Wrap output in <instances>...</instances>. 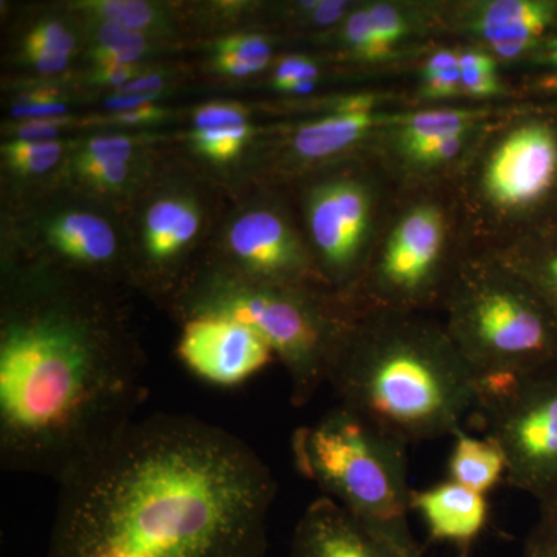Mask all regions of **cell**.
Wrapping results in <instances>:
<instances>
[{"mask_svg": "<svg viewBox=\"0 0 557 557\" xmlns=\"http://www.w3.org/2000/svg\"><path fill=\"white\" fill-rule=\"evenodd\" d=\"M276 491L236 435L152 416L61 483L47 557H265Z\"/></svg>", "mask_w": 557, "mask_h": 557, "instance_id": "1", "label": "cell"}, {"mask_svg": "<svg viewBox=\"0 0 557 557\" xmlns=\"http://www.w3.org/2000/svg\"><path fill=\"white\" fill-rule=\"evenodd\" d=\"M28 293L0 330V465L61 485L137 423L143 359L100 300Z\"/></svg>", "mask_w": 557, "mask_h": 557, "instance_id": "2", "label": "cell"}, {"mask_svg": "<svg viewBox=\"0 0 557 557\" xmlns=\"http://www.w3.org/2000/svg\"><path fill=\"white\" fill-rule=\"evenodd\" d=\"M327 383L341 406L408 446L456 434L480 401L479 381L448 332L409 311L351 321Z\"/></svg>", "mask_w": 557, "mask_h": 557, "instance_id": "3", "label": "cell"}, {"mask_svg": "<svg viewBox=\"0 0 557 557\" xmlns=\"http://www.w3.org/2000/svg\"><path fill=\"white\" fill-rule=\"evenodd\" d=\"M295 467L362 525L403 545L410 531L408 445L336 406L292 437Z\"/></svg>", "mask_w": 557, "mask_h": 557, "instance_id": "4", "label": "cell"}, {"mask_svg": "<svg viewBox=\"0 0 557 557\" xmlns=\"http://www.w3.org/2000/svg\"><path fill=\"white\" fill-rule=\"evenodd\" d=\"M186 319H233L258 332L288 373L292 401L306 406L327 383L333 358L350 324L309 287H285L215 271L190 285L180 299Z\"/></svg>", "mask_w": 557, "mask_h": 557, "instance_id": "5", "label": "cell"}, {"mask_svg": "<svg viewBox=\"0 0 557 557\" xmlns=\"http://www.w3.org/2000/svg\"><path fill=\"white\" fill-rule=\"evenodd\" d=\"M449 306L446 332L479 384L557 361V317L515 271L465 274Z\"/></svg>", "mask_w": 557, "mask_h": 557, "instance_id": "6", "label": "cell"}, {"mask_svg": "<svg viewBox=\"0 0 557 557\" xmlns=\"http://www.w3.org/2000/svg\"><path fill=\"white\" fill-rule=\"evenodd\" d=\"M486 435L507 457V483L537 504L557 496V361L479 384Z\"/></svg>", "mask_w": 557, "mask_h": 557, "instance_id": "7", "label": "cell"}, {"mask_svg": "<svg viewBox=\"0 0 557 557\" xmlns=\"http://www.w3.org/2000/svg\"><path fill=\"white\" fill-rule=\"evenodd\" d=\"M445 223L438 209L416 208L392 233L373 273L380 309L409 311L434 298Z\"/></svg>", "mask_w": 557, "mask_h": 557, "instance_id": "8", "label": "cell"}, {"mask_svg": "<svg viewBox=\"0 0 557 557\" xmlns=\"http://www.w3.org/2000/svg\"><path fill=\"white\" fill-rule=\"evenodd\" d=\"M178 357L196 379L218 387L247 383L270 364L273 348L248 325L220 317L186 319Z\"/></svg>", "mask_w": 557, "mask_h": 557, "instance_id": "9", "label": "cell"}, {"mask_svg": "<svg viewBox=\"0 0 557 557\" xmlns=\"http://www.w3.org/2000/svg\"><path fill=\"white\" fill-rule=\"evenodd\" d=\"M557 177V138L545 124L509 134L491 157L485 186L502 207H525L541 199Z\"/></svg>", "mask_w": 557, "mask_h": 557, "instance_id": "10", "label": "cell"}, {"mask_svg": "<svg viewBox=\"0 0 557 557\" xmlns=\"http://www.w3.org/2000/svg\"><path fill=\"white\" fill-rule=\"evenodd\" d=\"M230 249L239 273L285 287H309L313 270L292 231L270 211H252L230 231Z\"/></svg>", "mask_w": 557, "mask_h": 557, "instance_id": "11", "label": "cell"}, {"mask_svg": "<svg viewBox=\"0 0 557 557\" xmlns=\"http://www.w3.org/2000/svg\"><path fill=\"white\" fill-rule=\"evenodd\" d=\"M292 557H423L420 545H403L362 525L329 497L300 516L289 544Z\"/></svg>", "mask_w": 557, "mask_h": 557, "instance_id": "12", "label": "cell"}, {"mask_svg": "<svg viewBox=\"0 0 557 557\" xmlns=\"http://www.w3.org/2000/svg\"><path fill=\"white\" fill-rule=\"evenodd\" d=\"M369 212L368 194L354 182L329 183L311 197V236L325 267L339 282L346 281L357 267Z\"/></svg>", "mask_w": 557, "mask_h": 557, "instance_id": "13", "label": "cell"}, {"mask_svg": "<svg viewBox=\"0 0 557 557\" xmlns=\"http://www.w3.org/2000/svg\"><path fill=\"white\" fill-rule=\"evenodd\" d=\"M410 509L424 520L432 541L448 542L461 552H468L490 518L486 496L453 480L426 490H412Z\"/></svg>", "mask_w": 557, "mask_h": 557, "instance_id": "14", "label": "cell"}, {"mask_svg": "<svg viewBox=\"0 0 557 557\" xmlns=\"http://www.w3.org/2000/svg\"><path fill=\"white\" fill-rule=\"evenodd\" d=\"M555 7L539 0H496L487 3L479 30L498 57L518 58L547 30Z\"/></svg>", "mask_w": 557, "mask_h": 557, "instance_id": "15", "label": "cell"}, {"mask_svg": "<svg viewBox=\"0 0 557 557\" xmlns=\"http://www.w3.org/2000/svg\"><path fill=\"white\" fill-rule=\"evenodd\" d=\"M373 98H348L329 119L307 124L296 134L295 149L304 159H324L357 143L375 124Z\"/></svg>", "mask_w": 557, "mask_h": 557, "instance_id": "16", "label": "cell"}, {"mask_svg": "<svg viewBox=\"0 0 557 557\" xmlns=\"http://www.w3.org/2000/svg\"><path fill=\"white\" fill-rule=\"evenodd\" d=\"M450 450L449 480L458 485L486 496L490 491L507 480V457L493 438H479L460 429Z\"/></svg>", "mask_w": 557, "mask_h": 557, "instance_id": "17", "label": "cell"}, {"mask_svg": "<svg viewBox=\"0 0 557 557\" xmlns=\"http://www.w3.org/2000/svg\"><path fill=\"white\" fill-rule=\"evenodd\" d=\"M49 237L61 255L86 265H102L116 252L112 228L98 215L87 212L62 215L50 226Z\"/></svg>", "mask_w": 557, "mask_h": 557, "instance_id": "18", "label": "cell"}, {"mask_svg": "<svg viewBox=\"0 0 557 557\" xmlns=\"http://www.w3.org/2000/svg\"><path fill=\"white\" fill-rule=\"evenodd\" d=\"M474 119V113L465 110H429L416 113L403 123L399 143L410 159H413L440 139L463 134Z\"/></svg>", "mask_w": 557, "mask_h": 557, "instance_id": "19", "label": "cell"}, {"mask_svg": "<svg viewBox=\"0 0 557 557\" xmlns=\"http://www.w3.org/2000/svg\"><path fill=\"white\" fill-rule=\"evenodd\" d=\"M149 50V42L143 33L129 30L113 22L101 21L95 33V42L89 51L94 67L113 64H137Z\"/></svg>", "mask_w": 557, "mask_h": 557, "instance_id": "20", "label": "cell"}, {"mask_svg": "<svg viewBox=\"0 0 557 557\" xmlns=\"http://www.w3.org/2000/svg\"><path fill=\"white\" fill-rule=\"evenodd\" d=\"M79 9L97 17L113 22L129 30L143 33L156 30L163 24V14L156 5L139 0H94L79 3Z\"/></svg>", "mask_w": 557, "mask_h": 557, "instance_id": "21", "label": "cell"}, {"mask_svg": "<svg viewBox=\"0 0 557 557\" xmlns=\"http://www.w3.org/2000/svg\"><path fill=\"white\" fill-rule=\"evenodd\" d=\"M188 203V200L183 199H164L157 201L149 209L145 225V240L146 251L150 259L163 262L164 249H166L172 234L177 230Z\"/></svg>", "mask_w": 557, "mask_h": 557, "instance_id": "22", "label": "cell"}, {"mask_svg": "<svg viewBox=\"0 0 557 557\" xmlns=\"http://www.w3.org/2000/svg\"><path fill=\"white\" fill-rule=\"evenodd\" d=\"M3 159L21 174H44L60 161L62 146L53 141H14L2 146Z\"/></svg>", "mask_w": 557, "mask_h": 557, "instance_id": "23", "label": "cell"}, {"mask_svg": "<svg viewBox=\"0 0 557 557\" xmlns=\"http://www.w3.org/2000/svg\"><path fill=\"white\" fill-rule=\"evenodd\" d=\"M249 134L251 127L248 124H240L218 129H196L190 138L201 156L214 161H228L240 152Z\"/></svg>", "mask_w": 557, "mask_h": 557, "instance_id": "24", "label": "cell"}, {"mask_svg": "<svg viewBox=\"0 0 557 557\" xmlns=\"http://www.w3.org/2000/svg\"><path fill=\"white\" fill-rule=\"evenodd\" d=\"M557 317V247L512 270Z\"/></svg>", "mask_w": 557, "mask_h": 557, "instance_id": "25", "label": "cell"}, {"mask_svg": "<svg viewBox=\"0 0 557 557\" xmlns=\"http://www.w3.org/2000/svg\"><path fill=\"white\" fill-rule=\"evenodd\" d=\"M424 90L431 98H448L461 90L460 57L453 51H438L424 67Z\"/></svg>", "mask_w": 557, "mask_h": 557, "instance_id": "26", "label": "cell"}, {"mask_svg": "<svg viewBox=\"0 0 557 557\" xmlns=\"http://www.w3.org/2000/svg\"><path fill=\"white\" fill-rule=\"evenodd\" d=\"M461 90L472 97H491L497 94L496 62L487 54L468 51L460 57Z\"/></svg>", "mask_w": 557, "mask_h": 557, "instance_id": "27", "label": "cell"}, {"mask_svg": "<svg viewBox=\"0 0 557 557\" xmlns=\"http://www.w3.org/2000/svg\"><path fill=\"white\" fill-rule=\"evenodd\" d=\"M73 168L81 178L102 189L119 188L129 175V164L124 161L98 159L83 152L76 156Z\"/></svg>", "mask_w": 557, "mask_h": 557, "instance_id": "28", "label": "cell"}, {"mask_svg": "<svg viewBox=\"0 0 557 557\" xmlns=\"http://www.w3.org/2000/svg\"><path fill=\"white\" fill-rule=\"evenodd\" d=\"M346 38L351 49L368 61H380L391 57L392 51L380 42L370 24L368 9L359 10L348 17Z\"/></svg>", "mask_w": 557, "mask_h": 557, "instance_id": "29", "label": "cell"}, {"mask_svg": "<svg viewBox=\"0 0 557 557\" xmlns=\"http://www.w3.org/2000/svg\"><path fill=\"white\" fill-rule=\"evenodd\" d=\"M75 38L60 22H42L33 28L25 40V50H38L54 57L70 58L75 50Z\"/></svg>", "mask_w": 557, "mask_h": 557, "instance_id": "30", "label": "cell"}, {"mask_svg": "<svg viewBox=\"0 0 557 557\" xmlns=\"http://www.w3.org/2000/svg\"><path fill=\"white\" fill-rule=\"evenodd\" d=\"M318 79V67L306 58L292 57L278 64L274 73V86L278 90L307 94Z\"/></svg>", "mask_w": 557, "mask_h": 557, "instance_id": "31", "label": "cell"}, {"mask_svg": "<svg viewBox=\"0 0 557 557\" xmlns=\"http://www.w3.org/2000/svg\"><path fill=\"white\" fill-rule=\"evenodd\" d=\"M368 14L380 42L388 50H394L406 33V21L403 14L388 3H376V5L369 7Z\"/></svg>", "mask_w": 557, "mask_h": 557, "instance_id": "32", "label": "cell"}, {"mask_svg": "<svg viewBox=\"0 0 557 557\" xmlns=\"http://www.w3.org/2000/svg\"><path fill=\"white\" fill-rule=\"evenodd\" d=\"M215 49L237 54L259 72L267 67L271 57L269 40L259 35L228 36V38L219 40Z\"/></svg>", "mask_w": 557, "mask_h": 557, "instance_id": "33", "label": "cell"}, {"mask_svg": "<svg viewBox=\"0 0 557 557\" xmlns=\"http://www.w3.org/2000/svg\"><path fill=\"white\" fill-rule=\"evenodd\" d=\"M247 119V110L239 104H209L197 110L194 123L196 129H218L248 124Z\"/></svg>", "mask_w": 557, "mask_h": 557, "instance_id": "34", "label": "cell"}, {"mask_svg": "<svg viewBox=\"0 0 557 557\" xmlns=\"http://www.w3.org/2000/svg\"><path fill=\"white\" fill-rule=\"evenodd\" d=\"M134 139L123 135H102V137L91 138L83 153L98 157V159L127 163L134 156Z\"/></svg>", "mask_w": 557, "mask_h": 557, "instance_id": "35", "label": "cell"}, {"mask_svg": "<svg viewBox=\"0 0 557 557\" xmlns=\"http://www.w3.org/2000/svg\"><path fill=\"white\" fill-rule=\"evenodd\" d=\"M522 557H557V528L539 519L528 533Z\"/></svg>", "mask_w": 557, "mask_h": 557, "instance_id": "36", "label": "cell"}, {"mask_svg": "<svg viewBox=\"0 0 557 557\" xmlns=\"http://www.w3.org/2000/svg\"><path fill=\"white\" fill-rule=\"evenodd\" d=\"M199 225V209H197L193 201H189L185 214L180 220L177 230L174 231L170 242H168L166 249H164V260L174 258L178 251H182L193 240V237L196 236Z\"/></svg>", "mask_w": 557, "mask_h": 557, "instance_id": "37", "label": "cell"}, {"mask_svg": "<svg viewBox=\"0 0 557 557\" xmlns=\"http://www.w3.org/2000/svg\"><path fill=\"white\" fill-rule=\"evenodd\" d=\"M145 75L141 65L138 64H113L102 65V67H94L91 72L90 83L98 84V86L120 87L126 86Z\"/></svg>", "mask_w": 557, "mask_h": 557, "instance_id": "38", "label": "cell"}, {"mask_svg": "<svg viewBox=\"0 0 557 557\" xmlns=\"http://www.w3.org/2000/svg\"><path fill=\"white\" fill-rule=\"evenodd\" d=\"M69 123L65 116L57 119L30 120L16 126L17 139L22 141H53V138L60 134L62 126Z\"/></svg>", "mask_w": 557, "mask_h": 557, "instance_id": "39", "label": "cell"}, {"mask_svg": "<svg viewBox=\"0 0 557 557\" xmlns=\"http://www.w3.org/2000/svg\"><path fill=\"white\" fill-rule=\"evenodd\" d=\"M164 79L163 76L150 73V75H143L139 78L132 81L126 86L116 89L115 97L126 98H149V100H156L159 97L160 91L163 90Z\"/></svg>", "mask_w": 557, "mask_h": 557, "instance_id": "40", "label": "cell"}, {"mask_svg": "<svg viewBox=\"0 0 557 557\" xmlns=\"http://www.w3.org/2000/svg\"><path fill=\"white\" fill-rule=\"evenodd\" d=\"M164 116H166V110L150 102V104L143 106V108L113 112L104 121L106 123L115 124H145L153 123V121H159L164 119Z\"/></svg>", "mask_w": 557, "mask_h": 557, "instance_id": "41", "label": "cell"}, {"mask_svg": "<svg viewBox=\"0 0 557 557\" xmlns=\"http://www.w3.org/2000/svg\"><path fill=\"white\" fill-rule=\"evenodd\" d=\"M214 65L219 72L226 73L231 76H248L252 73H258L259 70L252 67L247 61L242 60L237 54L231 53V51L218 50L214 58Z\"/></svg>", "mask_w": 557, "mask_h": 557, "instance_id": "42", "label": "cell"}, {"mask_svg": "<svg viewBox=\"0 0 557 557\" xmlns=\"http://www.w3.org/2000/svg\"><path fill=\"white\" fill-rule=\"evenodd\" d=\"M65 112V106L62 102H50V104L38 106H16L13 113L20 119L46 120L57 119Z\"/></svg>", "mask_w": 557, "mask_h": 557, "instance_id": "43", "label": "cell"}, {"mask_svg": "<svg viewBox=\"0 0 557 557\" xmlns=\"http://www.w3.org/2000/svg\"><path fill=\"white\" fill-rule=\"evenodd\" d=\"M30 58L33 65L44 73L62 72L69 64V58L54 57V54L44 53L38 50H25Z\"/></svg>", "mask_w": 557, "mask_h": 557, "instance_id": "44", "label": "cell"}, {"mask_svg": "<svg viewBox=\"0 0 557 557\" xmlns=\"http://www.w3.org/2000/svg\"><path fill=\"white\" fill-rule=\"evenodd\" d=\"M347 9L346 2L339 0H330V2H319L317 9L313 10L314 21L319 25H332L341 20L344 11Z\"/></svg>", "mask_w": 557, "mask_h": 557, "instance_id": "45", "label": "cell"}, {"mask_svg": "<svg viewBox=\"0 0 557 557\" xmlns=\"http://www.w3.org/2000/svg\"><path fill=\"white\" fill-rule=\"evenodd\" d=\"M58 97H60V94L57 90H35L32 94L24 95L17 106L50 104V102H57Z\"/></svg>", "mask_w": 557, "mask_h": 557, "instance_id": "46", "label": "cell"}, {"mask_svg": "<svg viewBox=\"0 0 557 557\" xmlns=\"http://www.w3.org/2000/svg\"><path fill=\"white\" fill-rule=\"evenodd\" d=\"M539 519L557 528V496L539 505Z\"/></svg>", "mask_w": 557, "mask_h": 557, "instance_id": "47", "label": "cell"}, {"mask_svg": "<svg viewBox=\"0 0 557 557\" xmlns=\"http://www.w3.org/2000/svg\"><path fill=\"white\" fill-rule=\"evenodd\" d=\"M547 60L557 69V39L553 40V44H549ZM552 84L553 86H557V78L555 79V83Z\"/></svg>", "mask_w": 557, "mask_h": 557, "instance_id": "48", "label": "cell"}]
</instances>
